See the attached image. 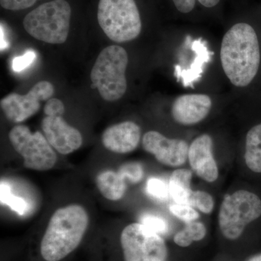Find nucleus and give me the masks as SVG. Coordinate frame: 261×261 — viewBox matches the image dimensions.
<instances>
[{
  "label": "nucleus",
  "instance_id": "obj_1",
  "mask_svg": "<svg viewBox=\"0 0 261 261\" xmlns=\"http://www.w3.org/2000/svg\"><path fill=\"white\" fill-rule=\"evenodd\" d=\"M220 56L223 70L231 84L245 87L251 83L260 62L258 39L251 25H233L223 37Z\"/></svg>",
  "mask_w": 261,
  "mask_h": 261
},
{
  "label": "nucleus",
  "instance_id": "obj_2",
  "mask_svg": "<svg viewBox=\"0 0 261 261\" xmlns=\"http://www.w3.org/2000/svg\"><path fill=\"white\" fill-rule=\"evenodd\" d=\"M87 211L80 205L58 209L51 216L41 243L46 261H60L78 247L89 225Z\"/></svg>",
  "mask_w": 261,
  "mask_h": 261
},
{
  "label": "nucleus",
  "instance_id": "obj_3",
  "mask_svg": "<svg viewBox=\"0 0 261 261\" xmlns=\"http://www.w3.org/2000/svg\"><path fill=\"white\" fill-rule=\"evenodd\" d=\"M128 63V54L121 46H109L99 53L90 77L94 87L105 100L114 102L126 93Z\"/></svg>",
  "mask_w": 261,
  "mask_h": 261
},
{
  "label": "nucleus",
  "instance_id": "obj_4",
  "mask_svg": "<svg viewBox=\"0 0 261 261\" xmlns=\"http://www.w3.org/2000/svg\"><path fill=\"white\" fill-rule=\"evenodd\" d=\"M71 8L65 0H53L38 7L25 15V30L37 40L63 44L70 29Z\"/></svg>",
  "mask_w": 261,
  "mask_h": 261
},
{
  "label": "nucleus",
  "instance_id": "obj_5",
  "mask_svg": "<svg viewBox=\"0 0 261 261\" xmlns=\"http://www.w3.org/2000/svg\"><path fill=\"white\" fill-rule=\"evenodd\" d=\"M98 23L113 42L124 43L139 37L142 20L135 0H99Z\"/></svg>",
  "mask_w": 261,
  "mask_h": 261
},
{
  "label": "nucleus",
  "instance_id": "obj_6",
  "mask_svg": "<svg viewBox=\"0 0 261 261\" xmlns=\"http://www.w3.org/2000/svg\"><path fill=\"white\" fill-rule=\"evenodd\" d=\"M260 216V197L251 192L239 190L224 196L219 214L220 229L228 240H238L247 225Z\"/></svg>",
  "mask_w": 261,
  "mask_h": 261
},
{
  "label": "nucleus",
  "instance_id": "obj_7",
  "mask_svg": "<svg viewBox=\"0 0 261 261\" xmlns=\"http://www.w3.org/2000/svg\"><path fill=\"white\" fill-rule=\"evenodd\" d=\"M9 140L15 150L23 158L25 168L45 171L56 164L57 154L41 132L32 133L29 127L19 125L10 130Z\"/></svg>",
  "mask_w": 261,
  "mask_h": 261
},
{
  "label": "nucleus",
  "instance_id": "obj_8",
  "mask_svg": "<svg viewBox=\"0 0 261 261\" xmlns=\"http://www.w3.org/2000/svg\"><path fill=\"white\" fill-rule=\"evenodd\" d=\"M121 244L125 261H165L167 257L163 239L141 223H133L123 228Z\"/></svg>",
  "mask_w": 261,
  "mask_h": 261
},
{
  "label": "nucleus",
  "instance_id": "obj_9",
  "mask_svg": "<svg viewBox=\"0 0 261 261\" xmlns=\"http://www.w3.org/2000/svg\"><path fill=\"white\" fill-rule=\"evenodd\" d=\"M54 92L53 84L47 81H42L36 84L25 95L8 94L1 99L0 106L10 121L21 123L35 115L40 109V102L49 100Z\"/></svg>",
  "mask_w": 261,
  "mask_h": 261
},
{
  "label": "nucleus",
  "instance_id": "obj_10",
  "mask_svg": "<svg viewBox=\"0 0 261 261\" xmlns=\"http://www.w3.org/2000/svg\"><path fill=\"white\" fill-rule=\"evenodd\" d=\"M146 152L153 154L159 163L170 167H178L188 159L189 145L185 140L169 139L155 130L147 132L142 138Z\"/></svg>",
  "mask_w": 261,
  "mask_h": 261
},
{
  "label": "nucleus",
  "instance_id": "obj_11",
  "mask_svg": "<svg viewBox=\"0 0 261 261\" xmlns=\"http://www.w3.org/2000/svg\"><path fill=\"white\" fill-rule=\"evenodd\" d=\"M42 128L51 147L62 154L72 153L80 149L83 143L80 130L70 126L63 116H46L43 119Z\"/></svg>",
  "mask_w": 261,
  "mask_h": 261
},
{
  "label": "nucleus",
  "instance_id": "obj_12",
  "mask_svg": "<svg viewBox=\"0 0 261 261\" xmlns=\"http://www.w3.org/2000/svg\"><path fill=\"white\" fill-rule=\"evenodd\" d=\"M212 100L203 94H183L175 99L171 107L174 121L185 126L200 123L208 116Z\"/></svg>",
  "mask_w": 261,
  "mask_h": 261
},
{
  "label": "nucleus",
  "instance_id": "obj_13",
  "mask_svg": "<svg viewBox=\"0 0 261 261\" xmlns=\"http://www.w3.org/2000/svg\"><path fill=\"white\" fill-rule=\"evenodd\" d=\"M213 140L204 134L197 137L189 147L190 166L199 177L207 182H214L219 177V169L213 154Z\"/></svg>",
  "mask_w": 261,
  "mask_h": 261
},
{
  "label": "nucleus",
  "instance_id": "obj_14",
  "mask_svg": "<svg viewBox=\"0 0 261 261\" xmlns=\"http://www.w3.org/2000/svg\"><path fill=\"white\" fill-rule=\"evenodd\" d=\"M141 134L140 127L135 122H122L103 132L102 142L106 149L114 153H128L138 147Z\"/></svg>",
  "mask_w": 261,
  "mask_h": 261
},
{
  "label": "nucleus",
  "instance_id": "obj_15",
  "mask_svg": "<svg viewBox=\"0 0 261 261\" xmlns=\"http://www.w3.org/2000/svg\"><path fill=\"white\" fill-rule=\"evenodd\" d=\"M97 189L108 200H121L126 191V180L118 172L108 170L102 171L96 178Z\"/></svg>",
  "mask_w": 261,
  "mask_h": 261
},
{
  "label": "nucleus",
  "instance_id": "obj_16",
  "mask_svg": "<svg viewBox=\"0 0 261 261\" xmlns=\"http://www.w3.org/2000/svg\"><path fill=\"white\" fill-rule=\"evenodd\" d=\"M201 39L195 41L192 44V49L195 51L196 58L190 65V69L176 70V75L178 79H181L185 87L191 85L198 80L202 72V67L205 63L210 61V51L202 44Z\"/></svg>",
  "mask_w": 261,
  "mask_h": 261
},
{
  "label": "nucleus",
  "instance_id": "obj_17",
  "mask_svg": "<svg viewBox=\"0 0 261 261\" xmlns=\"http://www.w3.org/2000/svg\"><path fill=\"white\" fill-rule=\"evenodd\" d=\"M192 173L188 169L175 170L169 179V192L174 202L177 204L189 205L192 190Z\"/></svg>",
  "mask_w": 261,
  "mask_h": 261
},
{
  "label": "nucleus",
  "instance_id": "obj_18",
  "mask_svg": "<svg viewBox=\"0 0 261 261\" xmlns=\"http://www.w3.org/2000/svg\"><path fill=\"white\" fill-rule=\"evenodd\" d=\"M245 163L255 173H261V123L247 132L245 142Z\"/></svg>",
  "mask_w": 261,
  "mask_h": 261
},
{
  "label": "nucleus",
  "instance_id": "obj_19",
  "mask_svg": "<svg viewBox=\"0 0 261 261\" xmlns=\"http://www.w3.org/2000/svg\"><path fill=\"white\" fill-rule=\"evenodd\" d=\"M207 230L205 225L198 221L187 223L186 226L181 231L175 234L173 240L178 246L187 247L193 242L200 241L205 238Z\"/></svg>",
  "mask_w": 261,
  "mask_h": 261
},
{
  "label": "nucleus",
  "instance_id": "obj_20",
  "mask_svg": "<svg viewBox=\"0 0 261 261\" xmlns=\"http://www.w3.org/2000/svg\"><path fill=\"white\" fill-rule=\"evenodd\" d=\"M1 203L8 205L12 211L19 215L25 214L27 209V201L22 197L13 195L10 187L5 181H1Z\"/></svg>",
  "mask_w": 261,
  "mask_h": 261
},
{
  "label": "nucleus",
  "instance_id": "obj_21",
  "mask_svg": "<svg viewBox=\"0 0 261 261\" xmlns=\"http://www.w3.org/2000/svg\"><path fill=\"white\" fill-rule=\"evenodd\" d=\"M189 205L198 209L204 214H209L214 207V200L212 196L203 191H193L190 197Z\"/></svg>",
  "mask_w": 261,
  "mask_h": 261
},
{
  "label": "nucleus",
  "instance_id": "obj_22",
  "mask_svg": "<svg viewBox=\"0 0 261 261\" xmlns=\"http://www.w3.org/2000/svg\"><path fill=\"white\" fill-rule=\"evenodd\" d=\"M125 180L128 179L134 184L139 183L144 177V170L139 163H125L118 171Z\"/></svg>",
  "mask_w": 261,
  "mask_h": 261
},
{
  "label": "nucleus",
  "instance_id": "obj_23",
  "mask_svg": "<svg viewBox=\"0 0 261 261\" xmlns=\"http://www.w3.org/2000/svg\"><path fill=\"white\" fill-rule=\"evenodd\" d=\"M141 224L145 227L159 234L167 233L168 225L167 221L162 217L152 214H145L141 218Z\"/></svg>",
  "mask_w": 261,
  "mask_h": 261
},
{
  "label": "nucleus",
  "instance_id": "obj_24",
  "mask_svg": "<svg viewBox=\"0 0 261 261\" xmlns=\"http://www.w3.org/2000/svg\"><path fill=\"white\" fill-rule=\"evenodd\" d=\"M147 192L149 195L159 200H167L169 187L166 182L158 178H150L147 182Z\"/></svg>",
  "mask_w": 261,
  "mask_h": 261
},
{
  "label": "nucleus",
  "instance_id": "obj_25",
  "mask_svg": "<svg viewBox=\"0 0 261 261\" xmlns=\"http://www.w3.org/2000/svg\"><path fill=\"white\" fill-rule=\"evenodd\" d=\"M170 211L173 216L185 221L186 224L196 221L200 217V215L192 206L185 204H173L170 205Z\"/></svg>",
  "mask_w": 261,
  "mask_h": 261
},
{
  "label": "nucleus",
  "instance_id": "obj_26",
  "mask_svg": "<svg viewBox=\"0 0 261 261\" xmlns=\"http://www.w3.org/2000/svg\"><path fill=\"white\" fill-rule=\"evenodd\" d=\"M176 9L182 13H190L195 6L196 0H172ZM205 8H213L219 4L220 0H197Z\"/></svg>",
  "mask_w": 261,
  "mask_h": 261
},
{
  "label": "nucleus",
  "instance_id": "obj_27",
  "mask_svg": "<svg viewBox=\"0 0 261 261\" xmlns=\"http://www.w3.org/2000/svg\"><path fill=\"white\" fill-rule=\"evenodd\" d=\"M46 116H63L65 113V106L63 102L57 98H51L46 102L44 108Z\"/></svg>",
  "mask_w": 261,
  "mask_h": 261
},
{
  "label": "nucleus",
  "instance_id": "obj_28",
  "mask_svg": "<svg viewBox=\"0 0 261 261\" xmlns=\"http://www.w3.org/2000/svg\"><path fill=\"white\" fill-rule=\"evenodd\" d=\"M38 0H0V4L6 10H21L33 6Z\"/></svg>",
  "mask_w": 261,
  "mask_h": 261
},
{
  "label": "nucleus",
  "instance_id": "obj_29",
  "mask_svg": "<svg viewBox=\"0 0 261 261\" xmlns=\"http://www.w3.org/2000/svg\"><path fill=\"white\" fill-rule=\"evenodd\" d=\"M36 55L33 51H27L23 56L17 57L13 63V70L15 71H21L29 66L35 59Z\"/></svg>",
  "mask_w": 261,
  "mask_h": 261
},
{
  "label": "nucleus",
  "instance_id": "obj_30",
  "mask_svg": "<svg viewBox=\"0 0 261 261\" xmlns=\"http://www.w3.org/2000/svg\"><path fill=\"white\" fill-rule=\"evenodd\" d=\"M246 261H261V253L255 254L247 259Z\"/></svg>",
  "mask_w": 261,
  "mask_h": 261
}]
</instances>
